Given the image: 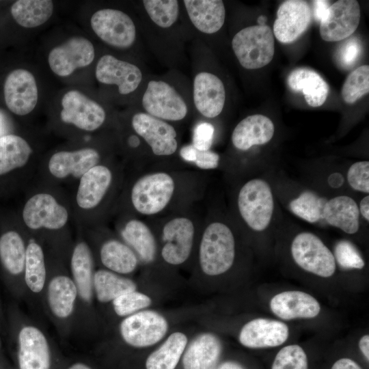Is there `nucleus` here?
Returning a JSON list of instances; mask_svg holds the SVG:
<instances>
[{"label":"nucleus","instance_id":"f257e3e1","mask_svg":"<svg viewBox=\"0 0 369 369\" xmlns=\"http://www.w3.org/2000/svg\"><path fill=\"white\" fill-rule=\"evenodd\" d=\"M236 206L242 221L254 233L263 234L283 223L272 185L263 178H251L241 186Z\"/></svg>","mask_w":369,"mask_h":369},{"label":"nucleus","instance_id":"f03ea898","mask_svg":"<svg viewBox=\"0 0 369 369\" xmlns=\"http://www.w3.org/2000/svg\"><path fill=\"white\" fill-rule=\"evenodd\" d=\"M72 215L71 204L52 189L44 187L27 197L18 218L21 226L29 230L57 232L68 225Z\"/></svg>","mask_w":369,"mask_h":369},{"label":"nucleus","instance_id":"7ed1b4c3","mask_svg":"<svg viewBox=\"0 0 369 369\" xmlns=\"http://www.w3.org/2000/svg\"><path fill=\"white\" fill-rule=\"evenodd\" d=\"M236 243L230 226L214 221L205 229L200 245L199 259L202 271L210 276L221 275L232 266Z\"/></svg>","mask_w":369,"mask_h":369},{"label":"nucleus","instance_id":"20e7f679","mask_svg":"<svg viewBox=\"0 0 369 369\" xmlns=\"http://www.w3.org/2000/svg\"><path fill=\"white\" fill-rule=\"evenodd\" d=\"M290 254L296 265L312 274L329 277L336 271L337 263L333 252L312 232L296 233L290 245Z\"/></svg>","mask_w":369,"mask_h":369},{"label":"nucleus","instance_id":"39448f33","mask_svg":"<svg viewBox=\"0 0 369 369\" xmlns=\"http://www.w3.org/2000/svg\"><path fill=\"white\" fill-rule=\"evenodd\" d=\"M111 169L98 163L85 173L77 182L71 201L73 217L84 224L87 216L101 204L113 182Z\"/></svg>","mask_w":369,"mask_h":369},{"label":"nucleus","instance_id":"423d86ee","mask_svg":"<svg viewBox=\"0 0 369 369\" xmlns=\"http://www.w3.org/2000/svg\"><path fill=\"white\" fill-rule=\"evenodd\" d=\"M273 33L264 25H254L240 30L232 46L240 64L246 69H258L272 60L275 51Z\"/></svg>","mask_w":369,"mask_h":369},{"label":"nucleus","instance_id":"0eeeda50","mask_svg":"<svg viewBox=\"0 0 369 369\" xmlns=\"http://www.w3.org/2000/svg\"><path fill=\"white\" fill-rule=\"evenodd\" d=\"M100 160L98 151L92 147L53 152L43 167L44 175L51 182L76 181Z\"/></svg>","mask_w":369,"mask_h":369},{"label":"nucleus","instance_id":"6e6552de","mask_svg":"<svg viewBox=\"0 0 369 369\" xmlns=\"http://www.w3.org/2000/svg\"><path fill=\"white\" fill-rule=\"evenodd\" d=\"M174 191L172 178L165 172H156L145 175L135 182L131 192V200L138 213L154 215L168 204Z\"/></svg>","mask_w":369,"mask_h":369},{"label":"nucleus","instance_id":"1a4fd4ad","mask_svg":"<svg viewBox=\"0 0 369 369\" xmlns=\"http://www.w3.org/2000/svg\"><path fill=\"white\" fill-rule=\"evenodd\" d=\"M33 152L30 144L19 135L0 136V195L10 191L30 167Z\"/></svg>","mask_w":369,"mask_h":369},{"label":"nucleus","instance_id":"9d476101","mask_svg":"<svg viewBox=\"0 0 369 369\" xmlns=\"http://www.w3.org/2000/svg\"><path fill=\"white\" fill-rule=\"evenodd\" d=\"M120 334L128 345L147 347L164 338L168 330L165 318L153 310L137 312L126 317L120 324Z\"/></svg>","mask_w":369,"mask_h":369},{"label":"nucleus","instance_id":"9b49d317","mask_svg":"<svg viewBox=\"0 0 369 369\" xmlns=\"http://www.w3.org/2000/svg\"><path fill=\"white\" fill-rule=\"evenodd\" d=\"M90 25L96 36L110 46L127 49L135 40L136 29L133 20L119 10H98L92 16Z\"/></svg>","mask_w":369,"mask_h":369},{"label":"nucleus","instance_id":"f8f14e48","mask_svg":"<svg viewBox=\"0 0 369 369\" xmlns=\"http://www.w3.org/2000/svg\"><path fill=\"white\" fill-rule=\"evenodd\" d=\"M61 120L66 124L87 132L99 128L106 118L105 109L81 92L72 90L62 99Z\"/></svg>","mask_w":369,"mask_h":369},{"label":"nucleus","instance_id":"ddd939ff","mask_svg":"<svg viewBox=\"0 0 369 369\" xmlns=\"http://www.w3.org/2000/svg\"><path fill=\"white\" fill-rule=\"evenodd\" d=\"M272 187L277 199L280 200L293 215L311 224L322 223L323 208L329 197L293 183L284 189L273 185Z\"/></svg>","mask_w":369,"mask_h":369},{"label":"nucleus","instance_id":"4468645a","mask_svg":"<svg viewBox=\"0 0 369 369\" xmlns=\"http://www.w3.org/2000/svg\"><path fill=\"white\" fill-rule=\"evenodd\" d=\"M3 92L7 108L16 115L24 116L30 113L38 102L36 79L31 72L24 68H16L8 74Z\"/></svg>","mask_w":369,"mask_h":369},{"label":"nucleus","instance_id":"2eb2a0df","mask_svg":"<svg viewBox=\"0 0 369 369\" xmlns=\"http://www.w3.org/2000/svg\"><path fill=\"white\" fill-rule=\"evenodd\" d=\"M94 57V47L90 40L73 36L51 50L48 63L55 74L67 77L75 70L91 64Z\"/></svg>","mask_w":369,"mask_h":369},{"label":"nucleus","instance_id":"dca6fc26","mask_svg":"<svg viewBox=\"0 0 369 369\" xmlns=\"http://www.w3.org/2000/svg\"><path fill=\"white\" fill-rule=\"evenodd\" d=\"M142 105L148 114L159 119L178 121L187 113V105L181 96L162 81H149Z\"/></svg>","mask_w":369,"mask_h":369},{"label":"nucleus","instance_id":"f3484780","mask_svg":"<svg viewBox=\"0 0 369 369\" xmlns=\"http://www.w3.org/2000/svg\"><path fill=\"white\" fill-rule=\"evenodd\" d=\"M360 7L355 0H340L331 5L320 20V35L327 42L346 39L357 29L360 21Z\"/></svg>","mask_w":369,"mask_h":369},{"label":"nucleus","instance_id":"a211bd4d","mask_svg":"<svg viewBox=\"0 0 369 369\" xmlns=\"http://www.w3.org/2000/svg\"><path fill=\"white\" fill-rule=\"evenodd\" d=\"M16 215H0V263L10 275L24 271L27 245L19 230Z\"/></svg>","mask_w":369,"mask_h":369},{"label":"nucleus","instance_id":"6ab92c4d","mask_svg":"<svg viewBox=\"0 0 369 369\" xmlns=\"http://www.w3.org/2000/svg\"><path fill=\"white\" fill-rule=\"evenodd\" d=\"M132 126L157 156H167L177 150L174 128L161 119L148 113H137L132 118Z\"/></svg>","mask_w":369,"mask_h":369},{"label":"nucleus","instance_id":"aec40b11","mask_svg":"<svg viewBox=\"0 0 369 369\" xmlns=\"http://www.w3.org/2000/svg\"><path fill=\"white\" fill-rule=\"evenodd\" d=\"M311 19V8L306 1H285L277 12L273 25L274 36L282 43L293 42L306 31Z\"/></svg>","mask_w":369,"mask_h":369},{"label":"nucleus","instance_id":"412c9836","mask_svg":"<svg viewBox=\"0 0 369 369\" xmlns=\"http://www.w3.org/2000/svg\"><path fill=\"white\" fill-rule=\"evenodd\" d=\"M194 226L185 217L169 221L163 227V238L165 243L161 250L163 260L172 265H178L189 258L193 242Z\"/></svg>","mask_w":369,"mask_h":369},{"label":"nucleus","instance_id":"4be33fe9","mask_svg":"<svg viewBox=\"0 0 369 369\" xmlns=\"http://www.w3.org/2000/svg\"><path fill=\"white\" fill-rule=\"evenodd\" d=\"M95 76L101 83L117 85L119 93L124 95L134 92L142 79L141 72L137 66L111 55L99 59Z\"/></svg>","mask_w":369,"mask_h":369},{"label":"nucleus","instance_id":"5701e85b","mask_svg":"<svg viewBox=\"0 0 369 369\" xmlns=\"http://www.w3.org/2000/svg\"><path fill=\"white\" fill-rule=\"evenodd\" d=\"M289 336V329L284 323L258 318L247 323L241 329L240 343L250 348L275 347L284 344Z\"/></svg>","mask_w":369,"mask_h":369},{"label":"nucleus","instance_id":"b1692460","mask_svg":"<svg viewBox=\"0 0 369 369\" xmlns=\"http://www.w3.org/2000/svg\"><path fill=\"white\" fill-rule=\"evenodd\" d=\"M362 221L357 201L351 195L338 194L330 196L323 206L322 223L338 228L347 234H357Z\"/></svg>","mask_w":369,"mask_h":369},{"label":"nucleus","instance_id":"393cba45","mask_svg":"<svg viewBox=\"0 0 369 369\" xmlns=\"http://www.w3.org/2000/svg\"><path fill=\"white\" fill-rule=\"evenodd\" d=\"M18 359L20 369H49L50 350L43 333L33 326L23 327L18 333Z\"/></svg>","mask_w":369,"mask_h":369},{"label":"nucleus","instance_id":"a878e982","mask_svg":"<svg viewBox=\"0 0 369 369\" xmlns=\"http://www.w3.org/2000/svg\"><path fill=\"white\" fill-rule=\"evenodd\" d=\"M226 100L223 83L216 75L202 72L193 81V101L197 111L204 116L213 118L223 110Z\"/></svg>","mask_w":369,"mask_h":369},{"label":"nucleus","instance_id":"bb28decb","mask_svg":"<svg viewBox=\"0 0 369 369\" xmlns=\"http://www.w3.org/2000/svg\"><path fill=\"white\" fill-rule=\"evenodd\" d=\"M273 313L284 320L312 318L318 315L320 305L311 295L298 290L284 291L271 300Z\"/></svg>","mask_w":369,"mask_h":369},{"label":"nucleus","instance_id":"cd10ccee","mask_svg":"<svg viewBox=\"0 0 369 369\" xmlns=\"http://www.w3.org/2000/svg\"><path fill=\"white\" fill-rule=\"evenodd\" d=\"M275 133L271 120L263 115H251L243 119L234 128L232 142L238 150L246 151L254 146L269 143Z\"/></svg>","mask_w":369,"mask_h":369},{"label":"nucleus","instance_id":"c85d7f7f","mask_svg":"<svg viewBox=\"0 0 369 369\" xmlns=\"http://www.w3.org/2000/svg\"><path fill=\"white\" fill-rule=\"evenodd\" d=\"M188 16L193 25L201 32L211 34L223 26L226 10L221 0H184Z\"/></svg>","mask_w":369,"mask_h":369},{"label":"nucleus","instance_id":"c756f323","mask_svg":"<svg viewBox=\"0 0 369 369\" xmlns=\"http://www.w3.org/2000/svg\"><path fill=\"white\" fill-rule=\"evenodd\" d=\"M221 345L215 335L206 333L197 337L188 347L182 358L184 369H215Z\"/></svg>","mask_w":369,"mask_h":369},{"label":"nucleus","instance_id":"7c9ffc66","mask_svg":"<svg viewBox=\"0 0 369 369\" xmlns=\"http://www.w3.org/2000/svg\"><path fill=\"white\" fill-rule=\"evenodd\" d=\"M287 82L291 90L301 92L306 102L318 107L325 102L329 94V85L321 76L313 70L299 68L288 75Z\"/></svg>","mask_w":369,"mask_h":369},{"label":"nucleus","instance_id":"2f4dec72","mask_svg":"<svg viewBox=\"0 0 369 369\" xmlns=\"http://www.w3.org/2000/svg\"><path fill=\"white\" fill-rule=\"evenodd\" d=\"M70 269L78 294L85 302H90L93 292V258L90 247L85 241L74 247Z\"/></svg>","mask_w":369,"mask_h":369},{"label":"nucleus","instance_id":"473e14b6","mask_svg":"<svg viewBox=\"0 0 369 369\" xmlns=\"http://www.w3.org/2000/svg\"><path fill=\"white\" fill-rule=\"evenodd\" d=\"M77 295V288L71 278L63 275L54 277L47 290L48 303L53 314L59 318L70 316Z\"/></svg>","mask_w":369,"mask_h":369},{"label":"nucleus","instance_id":"72a5a7b5","mask_svg":"<svg viewBox=\"0 0 369 369\" xmlns=\"http://www.w3.org/2000/svg\"><path fill=\"white\" fill-rule=\"evenodd\" d=\"M100 258L102 264L110 271L121 274L131 273L137 265L134 251L115 239L108 240L101 245Z\"/></svg>","mask_w":369,"mask_h":369},{"label":"nucleus","instance_id":"f704fd0d","mask_svg":"<svg viewBox=\"0 0 369 369\" xmlns=\"http://www.w3.org/2000/svg\"><path fill=\"white\" fill-rule=\"evenodd\" d=\"M12 16L25 28H34L45 23L52 16L53 3L50 0H18L11 6Z\"/></svg>","mask_w":369,"mask_h":369},{"label":"nucleus","instance_id":"c9c22d12","mask_svg":"<svg viewBox=\"0 0 369 369\" xmlns=\"http://www.w3.org/2000/svg\"><path fill=\"white\" fill-rule=\"evenodd\" d=\"M188 340L182 332L172 333L146 361V369H175L184 351Z\"/></svg>","mask_w":369,"mask_h":369},{"label":"nucleus","instance_id":"e433bc0d","mask_svg":"<svg viewBox=\"0 0 369 369\" xmlns=\"http://www.w3.org/2000/svg\"><path fill=\"white\" fill-rule=\"evenodd\" d=\"M93 288L98 301L107 303L126 292L135 290L137 286L128 278L108 270L99 269L94 273Z\"/></svg>","mask_w":369,"mask_h":369},{"label":"nucleus","instance_id":"4c0bfd02","mask_svg":"<svg viewBox=\"0 0 369 369\" xmlns=\"http://www.w3.org/2000/svg\"><path fill=\"white\" fill-rule=\"evenodd\" d=\"M129 244L146 262H152L156 254V242L150 228L137 219L129 220L121 232Z\"/></svg>","mask_w":369,"mask_h":369},{"label":"nucleus","instance_id":"58836bf2","mask_svg":"<svg viewBox=\"0 0 369 369\" xmlns=\"http://www.w3.org/2000/svg\"><path fill=\"white\" fill-rule=\"evenodd\" d=\"M24 272L27 287L33 292H40L45 284L46 263L42 247L33 240L27 244Z\"/></svg>","mask_w":369,"mask_h":369},{"label":"nucleus","instance_id":"ea45409f","mask_svg":"<svg viewBox=\"0 0 369 369\" xmlns=\"http://www.w3.org/2000/svg\"><path fill=\"white\" fill-rule=\"evenodd\" d=\"M143 3L151 20L161 27H171L178 18L179 7L176 0H144Z\"/></svg>","mask_w":369,"mask_h":369},{"label":"nucleus","instance_id":"a19ab883","mask_svg":"<svg viewBox=\"0 0 369 369\" xmlns=\"http://www.w3.org/2000/svg\"><path fill=\"white\" fill-rule=\"evenodd\" d=\"M369 92V66H361L351 72L342 88V97L348 104H353Z\"/></svg>","mask_w":369,"mask_h":369},{"label":"nucleus","instance_id":"79ce46f5","mask_svg":"<svg viewBox=\"0 0 369 369\" xmlns=\"http://www.w3.org/2000/svg\"><path fill=\"white\" fill-rule=\"evenodd\" d=\"M271 369H308L307 355L297 344L286 346L277 353Z\"/></svg>","mask_w":369,"mask_h":369},{"label":"nucleus","instance_id":"37998d69","mask_svg":"<svg viewBox=\"0 0 369 369\" xmlns=\"http://www.w3.org/2000/svg\"><path fill=\"white\" fill-rule=\"evenodd\" d=\"M152 300L147 295L136 290L126 292L113 301L117 315L127 316L148 307Z\"/></svg>","mask_w":369,"mask_h":369},{"label":"nucleus","instance_id":"c03bdc74","mask_svg":"<svg viewBox=\"0 0 369 369\" xmlns=\"http://www.w3.org/2000/svg\"><path fill=\"white\" fill-rule=\"evenodd\" d=\"M333 256L336 263L346 269H362L365 261L356 246L350 241H338L333 249Z\"/></svg>","mask_w":369,"mask_h":369},{"label":"nucleus","instance_id":"a18cd8bd","mask_svg":"<svg viewBox=\"0 0 369 369\" xmlns=\"http://www.w3.org/2000/svg\"><path fill=\"white\" fill-rule=\"evenodd\" d=\"M346 182L353 191L368 195L369 162L359 161L352 163L346 173Z\"/></svg>","mask_w":369,"mask_h":369},{"label":"nucleus","instance_id":"49530a36","mask_svg":"<svg viewBox=\"0 0 369 369\" xmlns=\"http://www.w3.org/2000/svg\"><path fill=\"white\" fill-rule=\"evenodd\" d=\"M361 51V41L356 37H351L339 45L335 58L340 67L348 69L352 67L359 58Z\"/></svg>","mask_w":369,"mask_h":369},{"label":"nucleus","instance_id":"de8ad7c7","mask_svg":"<svg viewBox=\"0 0 369 369\" xmlns=\"http://www.w3.org/2000/svg\"><path fill=\"white\" fill-rule=\"evenodd\" d=\"M215 128L208 122L198 123L193 134V145L199 150H210L214 137Z\"/></svg>","mask_w":369,"mask_h":369},{"label":"nucleus","instance_id":"09e8293b","mask_svg":"<svg viewBox=\"0 0 369 369\" xmlns=\"http://www.w3.org/2000/svg\"><path fill=\"white\" fill-rule=\"evenodd\" d=\"M219 155L210 150H199L196 149L194 163L201 169H212L218 167Z\"/></svg>","mask_w":369,"mask_h":369},{"label":"nucleus","instance_id":"8fccbe9b","mask_svg":"<svg viewBox=\"0 0 369 369\" xmlns=\"http://www.w3.org/2000/svg\"><path fill=\"white\" fill-rule=\"evenodd\" d=\"M314 4V18L320 22L326 14L329 8V3L327 1L324 0H316L313 1Z\"/></svg>","mask_w":369,"mask_h":369},{"label":"nucleus","instance_id":"3c124183","mask_svg":"<svg viewBox=\"0 0 369 369\" xmlns=\"http://www.w3.org/2000/svg\"><path fill=\"white\" fill-rule=\"evenodd\" d=\"M331 369H362L359 365L350 358H341L337 360Z\"/></svg>","mask_w":369,"mask_h":369},{"label":"nucleus","instance_id":"603ef678","mask_svg":"<svg viewBox=\"0 0 369 369\" xmlns=\"http://www.w3.org/2000/svg\"><path fill=\"white\" fill-rule=\"evenodd\" d=\"M358 208L361 219L366 223L369 222V195H365L359 202Z\"/></svg>","mask_w":369,"mask_h":369},{"label":"nucleus","instance_id":"864d4df0","mask_svg":"<svg viewBox=\"0 0 369 369\" xmlns=\"http://www.w3.org/2000/svg\"><path fill=\"white\" fill-rule=\"evenodd\" d=\"M196 148L193 144L187 145L183 146L180 150V156L187 162L194 163L195 159Z\"/></svg>","mask_w":369,"mask_h":369},{"label":"nucleus","instance_id":"5fc2aeb1","mask_svg":"<svg viewBox=\"0 0 369 369\" xmlns=\"http://www.w3.org/2000/svg\"><path fill=\"white\" fill-rule=\"evenodd\" d=\"M359 347L367 361L369 360V336L364 335L359 341Z\"/></svg>","mask_w":369,"mask_h":369},{"label":"nucleus","instance_id":"6e6d98bb","mask_svg":"<svg viewBox=\"0 0 369 369\" xmlns=\"http://www.w3.org/2000/svg\"><path fill=\"white\" fill-rule=\"evenodd\" d=\"M217 369H245L241 365L234 361H226Z\"/></svg>","mask_w":369,"mask_h":369},{"label":"nucleus","instance_id":"4d7b16f0","mask_svg":"<svg viewBox=\"0 0 369 369\" xmlns=\"http://www.w3.org/2000/svg\"><path fill=\"white\" fill-rule=\"evenodd\" d=\"M129 144L133 147H136L139 144V139L135 136H132L129 138Z\"/></svg>","mask_w":369,"mask_h":369},{"label":"nucleus","instance_id":"13d9d810","mask_svg":"<svg viewBox=\"0 0 369 369\" xmlns=\"http://www.w3.org/2000/svg\"><path fill=\"white\" fill-rule=\"evenodd\" d=\"M68 369H90L87 366L81 364V363H77L74 365H72L70 368Z\"/></svg>","mask_w":369,"mask_h":369},{"label":"nucleus","instance_id":"bf43d9fd","mask_svg":"<svg viewBox=\"0 0 369 369\" xmlns=\"http://www.w3.org/2000/svg\"><path fill=\"white\" fill-rule=\"evenodd\" d=\"M266 20V18L264 16H260L258 18V23L260 24L259 25H264Z\"/></svg>","mask_w":369,"mask_h":369}]
</instances>
